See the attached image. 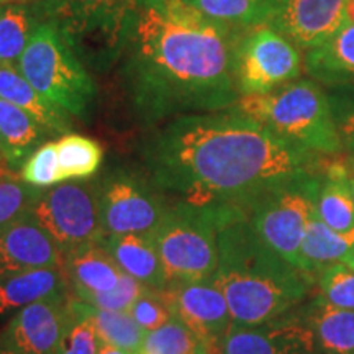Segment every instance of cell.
Listing matches in <instances>:
<instances>
[{"instance_id": "5b68a950", "label": "cell", "mask_w": 354, "mask_h": 354, "mask_svg": "<svg viewBox=\"0 0 354 354\" xmlns=\"http://www.w3.org/2000/svg\"><path fill=\"white\" fill-rule=\"evenodd\" d=\"M17 68L39 94L69 115H91L97 99L95 82L50 21L38 26Z\"/></svg>"}, {"instance_id": "ab89813d", "label": "cell", "mask_w": 354, "mask_h": 354, "mask_svg": "<svg viewBox=\"0 0 354 354\" xmlns=\"http://www.w3.org/2000/svg\"><path fill=\"white\" fill-rule=\"evenodd\" d=\"M343 264H346V266H349V268H351V269H354V245H353L351 251H349V254L346 256V259H344Z\"/></svg>"}, {"instance_id": "277c9868", "label": "cell", "mask_w": 354, "mask_h": 354, "mask_svg": "<svg viewBox=\"0 0 354 354\" xmlns=\"http://www.w3.org/2000/svg\"><path fill=\"white\" fill-rule=\"evenodd\" d=\"M228 112L253 118L313 154H336L344 145L328 92L312 79L299 77L268 94L240 97Z\"/></svg>"}, {"instance_id": "3957f363", "label": "cell", "mask_w": 354, "mask_h": 354, "mask_svg": "<svg viewBox=\"0 0 354 354\" xmlns=\"http://www.w3.org/2000/svg\"><path fill=\"white\" fill-rule=\"evenodd\" d=\"M212 209L218 228V268L212 281L223 292L234 325L286 315L307 297L312 276L264 245L238 207Z\"/></svg>"}, {"instance_id": "8d00e7d4", "label": "cell", "mask_w": 354, "mask_h": 354, "mask_svg": "<svg viewBox=\"0 0 354 354\" xmlns=\"http://www.w3.org/2000/svg\"><path fill=\"white\" fill-rule=\"evenodd\" d=\"M84 6L92 7H122V6H133L136 0H76Z\"/></svg>"}, {"instance_id": "4fadbf2b", "label": "cell", "mask_w": 354, "mask_h": 354, "mask_svg": "<svg viewBox=\"0 0 354 354\" xmlns=\"http://www.w3.org/2000/svg\"><path fill=\"white\" fill-rule=\"evenodd\" d=\"M73 292L21 308L0 331V344L21 354H55L71 320Z\"/></svg>"}, {"instance_id": "2e32d148", "label": "cell", "mask_w": 354, "mask_h": 354, "mask_svg": "<svg viewBox=\"0 0 354 354\" xmlns=\"http://www.w3.org/2000/svg\"><path fill=\"white\" fill-rule=\"evenodd\" d=\"M69 292L73 290L63 268H44L0 279V326H6L28 305Z\"/></svg>"}, {"instance_id": "836d02e7", "label": "cell", "mask_w": 354, "mask_h": 354, "mask_svg": "<svg viewBox=\"0 0 354 354\" xmlns=\"http://www.w3.org/2000/svg\"><path fill=\"white\" fill-rule=\"evenodd\" d=\"M149 287L141 284L140 281L123 274L117 287L107 292H86L76 297L84 304L92 305L95 308L113 310V312H128L131 305L138 300L141 295L146 294Z\"/></svg>"}, {"instance_id": "44dd1931", "label": "cell", "mask_w": 354, "mask_h": 354, "mask_svg": "<svg viewBox=\"0 0 354 354\" xmlns=\"http://www.w3.org/2000/svg\"><path fill=\"white\" fill-rule=\"evenodd\" d=\"M51 136L32 115L0 99V149L8 169L20 171L26 159Z\"/></svg>"}, {"instance_id": "cb8c5ba5", "label": "cell", "mask_w": 354, "mask_h": 354, "mask_svg": "<svg viewBox=\"0 0 354 354\" xmlns=\"http://www.w3.org/2000/svg\"><path fill=\"white\" fill-rule=\"evenodd\" d=\"M41 24L37 2L0 6V63L19 64L33 33Z\"/></svg>"}, {"instance_id": "d6a6232c", "label": "cell", "mask_w": 354, "mask_h": 354, "mask_svg": "<svg viewBox=\"0 0 354 354\" xmlns=\"http://www.w3.org/2000/svg\"><path fill=\"white\" fill-rule=\"evenodd\" d=\"M20 177L24 183L37 189H48L61 184L56 141H46L39 146L21 166Z\"/></svg>"}, {"instance_id": "f35d334b", "label": "cell", "mask_w": 354, "mask_h": 354, "mask_svg": "<svg viewBox=\"0 0 354 354\" xmlns=\"http://www.w3.org/2000/svg\"><path fill=\"white\" fill-rule=\"evenodd\" d=\"M344 145H346L348 151H349V156H351V162L354 166V136H349V138H344Z\"/></svg>"}, {"instance_id": "1f68e13d", "label": "cell", "mask_w": 354, "mask_h": 354, "mask_svg": "<svg viewBox=\"0 0 354 354\" xmlns=\"http://www.w3.org/2000/svg\"><path fill=\"white\" fill-rule=\"evenodd\" d=\"M318 304L354 310V269L338 263L318 274Z\"/></svg>"}, {"instance_id": "d4e9b609", "label": "cell", "mask_w": 354, "mask_h": 354, "mask_svg": "<svg viewBox=\"0 0 354 354\" xmlns=\"http://www.w3.org/2000/svg\"><path fill=\"white\" fill-rule=\"evenodd\" d=\"M308 322L322 354H354V310L318 304Z\"/></svg>"}, {"instance_id": "e575fe53", "label": "cell", "mask_w": 354, "mask_h": 354, "mask_svg": "<svg viewBox=\"0 0 354 354\" xmlns=\"http://www.w3.org/2000/svg\"><path fill=\"white\" fill-rule=\"evenodd\" d=\"M128 313H130L133 320L138 323L145 331L156 330L174 318L171 308L167 307L165 299H162L161 290L154 289H149L146 294L141 295V297L131 305Z\"/></svg>"}, {"instance_id": "52a82bcc", "label": "cell", "mask_w": 354, "mask_h": 354, "mask_svg": "<svg viewBox=\"0 0 354 354\" xmlns=\"http://www.w3.org/2000/svg\"><path fill=\"white\" fill-rule=\"evenodd\" d=\"M318 184L320 179L307 171L238 207L264 245L297 269H300V246L315 212Z\"/></svg>"}, {"instance_id": "ba28073f", "label": "cell", "mask_w": 354, "mask_h": 354, "mask_svg": "<svg viewBox=\"0 0 354 354\" xmlns=\"http://www.w3.org/2000/svg\"><path fill=\"white\" fill-rule=\"evenodd\" d=\"M28 215L50 234L63 256L104 238L95 180H66L41 189Z\"/></svg>"}, {"instance_id": "f6af8a7d", "label": "cell", "mask_w": 354, "mask_h": 354, "mask_svg": "<svg viewBox=\"0 0 354 354\" xmlns=\"http://www.w3.org/2000/svg\"><path fill=\"white\" fill-rule=\"evenodd\" d=\"M197 354H210L209 351H202V353H197Z\"/></svg>"}, {"instance_id": "30bf717a", "label": "cell", "mask_w": 354, "mask_h": 354, "mask_svg": "<svg viewBox=\"0 0 354 354\" xmlns=\"http://www.w3.org/2000/svg\"><path fill=\"white\" fill-rule=\"evenodd\" d=\"M304 73V55L266 25L250 28L236 55V86L240 97L261 95L286 86Z\"/></svg>"}, {"instance_id": "7c38bea8", "label": "cell", "mask_w": 354, "mask_h": 354, "mask_svg": "<svg viewBox=\"0 0 354 354\" xmlns=\"http://www.w3.org/2000/svg\"><path fill=\"white\" fill-rule=\"evenodd\" d=\"M348 6L349 0H271L264 25L308 51L348 25Z\"/></svg>"}, {"instance_id": "f1b7e54d", "label": "cell", "mask_w": 354, "mask_h": 354, "mask_svg": "<svg viewBox=\"0 0 354 354\" xmlns=\"http://www.w3.org/2000/svg\"><path fill=\"white\" fill-rule=\"evenodd\" d=\"M202 351H209L202 339L174 317L159 328L148 331L136 354H197Z\"/></svg>"}, {"instance_id": "f546056e", "label": "cell", "mask_w": 354, "mask_h": 354, "mask_svg": "<svg viewBox=\"0 0 354 354\" xmlns=\"http://www.w3.org/2000/svg\"><path fill=\"white\" fill-rule=\"evenodd\" d=\"M102 344L94 323L87 317L84 302L73 294L71 320L55 354H99Z\"/></svg>"}, {"instance_id": "ac0fdd59", "label": "cell", "mask_w": 354, "mask_h": 354, "mask_svg": "<svg viewBox=\"0 0 354 354\" xmlns=\"http://www.w3.org/2000/svg\"><path fill=\"white\" fill-rule=\"evenodd\" d=\"M304 73L325 88L354 84V24L304 53Z\"/></svg>"}, {"instance_id": "9a60e30c", "label": "cell", "mask_w": 354, "mask_h": 354, "mask_svg": "<svg viewBox=\"0 0 354 354\" xmlns=\"http://www.w3.org/2000/svg\"><path fill=\"white\" fill-rule=\"evenodd\" d=\"M44 268H63V253L26 212L0 230V279Z\"/></svg>"}, {"instance_id": "7bdbcfd3", "label": "cell", "mask_w": 354, "mask_h": 354, "mask_svg": "<svg viewBox=\"0 0 354 354\" xmlns=\"http://www.w3.org/2000/svg\"><path fill=\"white\" fill-rule=\"evenodd\" d=\"M349 184H351V190H353V196H354V166L351 165L349 167Z\"/></svg>"}, {"instance_id": "d590c367", "label": "cell", "mask_w": 354, "mask_h": 354, "mask_svg": "<svg viewBox=\"0 0 354 354\" xmlns=\"http://www.w3.org/2000/svg\"><path fill=\"white\" fill-rule=\"evenodd\" d=\"M331 110L343 140L354 136V84L326 88Z\"/></svg>"}, {"instance_id": "7402d4cb", "label": "cell", "mask_w": 354, "mask_h": 354, "mask_svg": "<svg viewBox=\"0 0 354 354\" xmlns=\"http://www.w3.org/2000/svg\"><path fill=\"white\" fill-rule=\"evenodd\" d=\"M315 212L331 230L354 238V196L349 184V169L342 165L330 167L320 180L315 197Z\"/></svg>"}, {"instance_id": "4316f807", "label": "cell", "mask_w": 354, "mask_h": 354, "mask_svg": "<svg viewBox=\"0 0 354 354\" xmlns=\"http://www.w3.org/2000/svg\"><path fill=\"white\" fill-rule=\"evenodd\" d=\"M84 308H86L87 317L94 323L102 343L133 354L140 351L148 331L141 328L130 313L95 308L87 304H84Z\"/></svg>"}, {"instance_id": "4dcf8cb0", "label": "cell", "mask_w": 354, "mask_h": 354, "mask_svg": "<svg viewBox=\"0 0 354 354\" xmlns=\"http://www.w3.org/2000/svg\"><path fill=\"white\" fill-rule=\"evenodd\" d=\"M39 190L21 180L20 174L0 169V230L8 227L28 212Z\"/></svg>"}, {"instance_id": "7a4b0ae2", "label": "cell", "mask_w": 354, "mask_h": 354, "mask_svg": "<svg viewBox=\"0 0 354 354\" xmlns=\"http://www.w3.org/2000/svg\"><path fill=\"white\" fill-rule=\"evenodd\" d=\"M313 153L240 113L176 117L146 136L141 158L161 192L196 207H243L310 169Z\"/></svg>"}, {"instance_id": "8fae6325", "label": "cell", "mask_w": 354, "mask_h": 354, "mask_svg": "<svg viewBox=\"0 0 354 354\" xmlns=\"http://www.w3.org/2000/svg\"><path fill=\"white\" fill-rule=\"evenodd\" d=\"M172 315L196 333L210 354H220L233 318L223 292L212 279L201 282H172L161 290Z\"/></svg>"}, {"instance_id": "9c48e42d", "label": "cell", "mask_w": 354, "mask_h": 354, "mask_svg": "<svg viewBox=\"0 0 354 354\" xmlns=\"http://www.w3.org/2000/svg\"><path fill=\"white\" fill-rule=\"evenodd\" d=\"M95 183L104 236H151L171 207L148 174L115 167Z\"/></svg>"}, {"instance_id": "8992f818", "label": "cell", "mask_w": 354, "mask_h": 354, "mask_svg": "<svg viewBox=\"0 0 354 354\" xmlns=\"http://www.w3.org/2000/svg\"><path fill=\"white\" fill-rule=\"evenodd\" d=\"M156 246L167 282H201L218 268V228L212 207L183 201L172 203L149 236Z\"/></svg>"}, {"instance_id": "b9f144b4", "label": "cell", "mask_w": 354, "mask_h": 354, "mask_svg": "<svg viewBox=\"0 0 354 354\" xmlns=\"http://www.w3.org/2000/svg\"><path fill=\"white\" fill-rule=\"evenodd\" d=\"M25 2H35V0H0V6H3V3H25Z\"/></svg>"}, {"instance_id": "e0dca14e", "label": "cell", "mask_w": 354, "mask_h": 354, "mask_svg": "<svg viewBox=\"0 0 354 354\" xmlns=\"http://www.w3.org/2000/svg\"><path fill=\"white\" fill-rule=\"evenodd\" d=\"M100 245L112 256L123 274L154 290L167 287V277L156 246L149 236L143 234H115L104 236Z\"/></svg>"}, {"instance_id": "6da1fadb", "label": "cell", "mask_w": 354, "mask_h": 354, "mask_svg": "<svg viewBox=\"0 0 354 354\" xmlns=\"http://www.w3.org/2000/svg\"><path fill=\"white\" fill-rule=\"evenodd\" d=\"M248 30L210 19L185 0H136L118 59L133 113L154 127L233 107L240 99L238 46Z\"/></svg>"}, {"instance_id": "d6986e66", "label": "cell", "mask_w": 354, "mask_h": 354, "mask_svg": "<svg viewBox=\"0 0 354 354\" xmlns=\"http://www.w3.org/2000/svg\"><path fill=\"white\" fill-rule=\"evenodd\" d=\"M0 99L32 115L53 136L68 135L73 130V115L39 94L17 66L0 63Z\"/></svg>"}, {"instance_id": "60d3db41", "label": "cell", "mask_w": 354, "mask_h": 354, "mask_svg": "<svg viewBox=\"0 0 354 354\" xmlns=\"http://www.w3.org/2000/svg\"><path fill=\"white\" fill-rule=\"evenodd\" d=\"M0 354H21V353L15 351V349H12V348L3 346V344H0Z\"/></svg>"}, {"instance_id": "74e56055", "label": "cell", "mask_w": 354, "mask_h": 354, "mask_svg": "<svg viewBox=\"0 0 354 354\" xmlns=\"http://www.w3.org/2000/svg\"><path fill=\"white\" fill-rule=\"evenodd\" d=\"M99 354H133V353L123 351V349L115 348V346H110V344H102Z\"/></svg>"}, {"instance_id": "ee69618b", "label": "cell", "mask_w": 354, "mask_h": 354, "mask_svg": "<svg viewBox=\"0 0 354 354\" xmlns=\"http://www.w3.org/2000/svg\"><path fill=\"white\" fill-rule=\"evenodd\" d=\"M0 169H8L6 166V161H3V154H2V149H0Z\"/></svg>"}, {"instance_id": "ffe728a7", "label": "cell", "mask_w": 354, "mask_h": 354, "mask_svg": "<svg viewBox=\"0 0 354 354\" xmlns=\"http://www.w3.org/2000/svg\"><path fill=\"white\" fill-rule=\"evenodd\" d=\"M63 269L74 295L112 290L123 276L122 269L100 243H92L66 253Z\"/></svg>"}, {"instance_id": "484cf974", "label": "cell", "mask_w": 354, "mask_h": 354, "mask_svg": "<svg viewBox=\"0 0 354 354\" xmlns=\"http://www.w3.org/2000/svg\"><path fill=\"white\" fill-rule=\"evenodd\" d=\"M56 143L61 183L88 179L100 169L104 149L95 140L77 133H68Z\"/></svg>"}, {"instance_id": "83f0119b", "label": "cell", "mask_w": 354, "mask_h": 354, "mask_svg": "<svg viewBox=\"0 0 354 354\" xmlns=\"http://www.w3.org/2000/svg\"><path fill=\"white\" fill-rule=\"evenodd\" d=\"M203 15L234 26L264 25L271 12V0H185Z\"/></svg>"}, {"instance_id": "603a6c76", "label": "cell", "mask_w": 354, "mask_h": 354, "mask_svg": "<svg viewBox=\"0 0 354 354\" xmlns=\"http://www.w3.org/2000/svg\"><path fill=\"white\" fill-rule=\"evenodd\" d=\"M354 245V238L331 230L313 212L300 246V271L318 276L330 266L344 263Z\"/></svg>"}, {"instance_id": "5bb4252c", "label": "cell", "mask_w": 354, "mask_h": 354, "mask_svg": "<svg viewBox=\"0 0 354 354\" xmlns=\"http://www.w3.org/2000/svg\"><path fill=\"white\" fill-rule=\"evenodd\" d=\"M220 354H318L308 320L281 315L258 325H232Z\"/></svg>"}]
</instances>
